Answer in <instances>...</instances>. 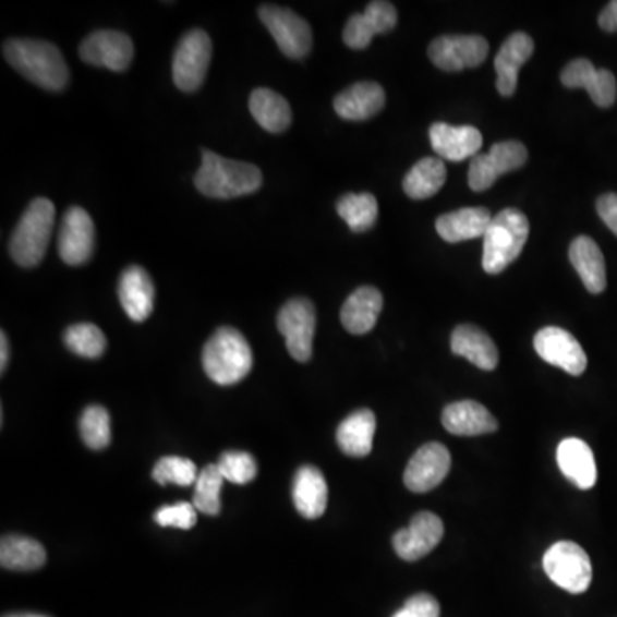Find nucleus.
<instances>
[{
  "mask_svg": "<svg viewBox=\"0 0 617 617\" xmlns=\"http://www.w3.org/2000/svg\"><path fill=\"white\" fill-rule=\"evenodd\" d=\"M211 38L205 29H191L177 45L173 53V83L181 92L193 93L205 83L211 62Z\"/></svg>",
  "mask_w": 617,
  "mask_h": 617,
  "instance_id": "nucleus-6",
  "label": "nucleus"
},
{
  "mask_svg": "<svg viewBox=\"0 0 617 617\" xmlns=\"http://www.w3.org/2000/svg\"><path fill=\"white\" fill-rule=\"evenodd\" d=\"M80 56L86 64L122 73L133 62L134 45L125 33L100 29L83 40Z\"/></svg>",
  "mask_w": 617,
  "mask_h": 617,
  "instance_id": "nucleus-14",
  "label": "nucleus"
},
{
  "mask_svg": "<svg viewBox=\"0 0 617 617\" xmlns=\"http://www.w3.org/2000/svg\"><path fill=\"white\" fill-rule=\"evenodd\" d=\"M598 26L604 32L617 33V0L609 2L598 16Z\"/></svg>",
  "mask_w": 617,
  "mask_h": 617,
  "instance_id": "nucleus-43",
  "label": "nucleus"
},
{
  "mask_svg": "<svg viewBox=\"0 0 617 617\" xmlns=\"http://www.w3.org/2000/svg\"><path fill=\"white\" fill-rule=\"evenodd\" d=\"M374 434L376 415L371 410L362 409L338 425L337 443L349 457L364 458L373 451Z\"/></svg>",
  "mask_w": 617,
  "mask_h": 617,
  "instance_id": "nucleus-30",
  "label": "nucleus"
},
{
  "mask_svg": "<svg viewBox=\"0 0 617 617\" xmlns=\"http://www.w3.org/2000/svg\"><path fill=\"white\" fill-rule=\"evenodd\" d=\"M443 425L455 436H482L497 431L496 418L477 401H457L443 410Z\"/></svg>",
  "mask_w": 617,
  "mask_h": 617,
  "instance_id": "nucleus-24",
  "label": "nucleus"
},
{
  "mask_svg": "<svg viewBox=\"0 0 617 617\" xmlns=\"http://www.w3.org/2000/svg\"><path fill=\"white\" fill-rule=\"evenodd\" d=\"M529 218L520 209L508 208L497 213L484 235V271L489 275L505 271L520 256L529 241Z\"/></svg>",
  "mask_w": 617,
  "mask_h": 617,
  "instance_id": "nucleus-5",
  "label": "nucleus"
},
{
  "mask_svg": "<svg viewBox=\"0 0 617 617\" xmlns=\"http://www.w3.org/2000/svg\"><path fill=\"white\" fill-rule=\"evenodd\" d=\"M394 617H422L421 614L415 613V610L410 609L407 605H403L398 613L394 614Z\"/></svg>",
  "mask_w": 617,
  "mask_h": 617,
  "instance_id": "nucleus-45",
  "label": "nucleus"
},
{
  "mask_svg": "<svg viewBox=\"0 0 617 617\" xmlns=\"http://www.w3.org/2000/svg\"><path fill=\"white\" fill-rule=\"evenodd\" d=\"M64 343L80 358L98 359L107 350V338L97 325L77 323L64 331Z\"/></svg>",
  "mask_w": 617,
  "mask_h": 617,
  "instance_id": "nucleus-35",
  "label": "nucleus"
},
{
  "mask_svg": "<svg viewBox=\"0 0 617 617\" xmlns=\"http://www.w3.org/2000/svg\"><path fill=\"white\" fill-rule=\"evenodd\" d=\"M451 469V455L441 443H427L418 449L406 469L403 482L412 493H430L445 481Z\"/></svg>",
  "mask_w": 617,
  "mask_h": 617,
  "instance_id": "nucleus-15",
  "label": "nucleus"
},
{
  "mask_svg": "<svg viewBox=\"0 0 617 617\" xmlns=\"http://www.w3.org/2000/svg\"><path fill=\"white\" fill-rule=\"evenodd\" d=\"M598 217L617 235V194H604L597 201Z\"/></svg>",
  "mask_w": 617,
  "mask_h": 617,
  "instance_id": "nucleus-42",
  "label": "nucleus"
},
{
  "mask_svg": "<svg viewBox=\"0 0 617 617\" xmlns=\"http://www.w3.org/2000/svg\"><path fill=\"white\" fill-rule=\"evenodd\" d=\"M217 467L225 481L232 482V484L244 485L256 479V460L253 455L244 453V451H227L217 461Z\"/></svg>",
  "mask_w": 617,
  "mask_h": 617,
  "instance_id": "nucleus-39",
  "label": "nucleus"
},
{
  "mask_svg": "<svg viewBox=\"0 0 617 617\" xmlns=\"http://www.w3.org/2000/svg\"><path fill=\"white\" fill-rule=\"evenodd\" d=\"M56 223V206L47 197H37L29 203L14 230L9 253L23 268L40 265L47 253Z\"/></svg>",
  "mask_w": 617,
  "mask_h": 617,
  "instance_id": "nucleus-4",
  "label": "nucleus"
},
{
  "mask_svg": "<svg viewBox=\"0 0 617 617\" xmlns=\"http://www.w3.org/2000/svg\"><path fill=\"white\" fill-rule=\"evenodd\" d=\"M386 104V93L382 85L373 81H362L341 92L335 98V112L346 121H367L382 112Z\"/></svg>",
  "mask_w": 617,
  "mask_h": 617,
  "instance_id": "nucleus-22",
  "label": "nucleus"
},
{
  "mask_svg": "<svg viewBox=\"0 0 617 617\" xmlns=\"http://www.w3.org/2000/svg\"><path fill=\"white\" fill-rule=\"evenodd\" d=\"M431 146L437 157L449 161H463L477 157L482 148V134L472 125H451L436 122L430 129Z\"/></svg>",
  "mask_w": 617,
  "mask_h": 617,
  "instance_id": "nucleus-19",
  "label": "nucleus"
},
{
  "mask_svg": "<svg viewBox=\"0 0 617 617\" xmlns=\"http://www.w3.org/2000/svg\"><path fill=\"white\" fill-rule=\"evenodd\" d=\"M406 605L410 609L415 610V613L421 614L422 617H439V614H441L439 604L430 593L412 595V597L407 598Z\"/></svg>",
  "mask_w": 617,
  "mask_h": 617,
  "instance_id": "nucleus-41",
  "label": "nucleus"
},
{
  "mask_svg": "<svg viewBox=\"0 0 617 617\" xmlns=\"http://www.w3.org/2000/svg\"><path fill=\"white\" fill-rule=\"evenodd\" d=\"M47 561L40 542L21 535H5L0 542V565L11 571H35Z\"/></svg>",
  "mask_w": 617,
  "mask_h": 617,
  "instance_id": "nucleus-32",
  "label": "nucleus"
},
{
  "mask_svg": "<svg viewBox=\"0 0 617 617\" xmlns=\"http://www.w3.org/2000/svg\"><path fill=\"white\" fill-rule=\"evenodd\" d=\"M529 160V152L520 141H505V143H496L489 153L477 155L470 161L469 184L473 191L482 193L493 187L494 182L503 176V173L511 172V170L521 169Z\"/></svg>",
  "mask_w": 617,
  "mask_h": 617,
  "instance_id": "nucleus-10",
  "label": "nucleus"
},
{
  "mask_svg": "<svg viewBox=\"0 0 617 617\" xmlns=\"http://www.w3.org/2000/svg\"><path fill=\"white\" fill-rule=\"evenodd\" d=\"M223 475L218 470L217 463L201 470L194 491L193 505L199 513L208 517H217L221 511L220 493L223 485Z\"/></svg>",
  "mask_w": 617,
  "mask_h": 617,
  "instance_id": "nucleus-36",
  "label": "nucleus"
},
{
  "mask_svg": "<svg viewBox=\"0 0 617 617\" xmlns=\"http://www.w3.org/2000/svg\"><path fill=\"white\" fill-rule=\"evenodd\" d=\"M397 8L385 0H376L364 13L353 14L343 29V41L353 50L367 49L374 35L391 32L397 26Z\"/></svg>",
  "mask_w": 617,
  "mask_h": 617,
  "instance_id": "nucleus-17",
  "label": "nucleus"
},
{
  "mask_svg": "<svg viewBox=\"0 0 617 617\" xmlns=\"http://www.w3.org/2000/svg\"><path fill=\"white\" fill-rule=\"evenodd\" d=\"M253 350L241 331L218 328L203 349V370L213 383L232 386L253 371Z\"/></svg>",
  "mask_w": 617,
  "mask_h": 617,
  "instance_id": "nucleus-3",
  "label": "nucleus"
},
{
  "mask_svg": "<svg viewBox=\"0 0 617 617\" xmlns=\"http://www.w3.org/2000/svg\"><path fill=\"white\" fill-rule=\"evenodd\" d=\"M445 535L441 518L430 511L415 515L407 529L394 537V547L403 561H419L436 549Z\"/></svg>",
  "mask_w": 617,
  "mask_h": 617,
  "instance_id": "nucleus-16",
  "label": "nucleus"
},
{
  "mask_svg": "<svg viewBox=\"0 0 617 617\" xmlns=\"http://www.w3.org/2000/svg\"><path fill=\"white\" fill-rule=\"evenodd\" d=\"M2 617H49V616H44V614L17 613V614H5V616Z\"/></svg>",
  "mask_w": 617,
  "mask_h": 617,
  "instance_id": "nucleus-46",
  "label": "nucleus"
},
{
  "mask_svg": "<svg viewBox=\"0 0 617 617\" xmlns=\"http://www.w3.org/2000/svg\"><path fill=\"white\" fill-rule=\"evenodd\" d=\"M383 311V295L374 287H361L347 299L341 307L343 328L352 335L370 334Z\"/></svg>",
  "mask_w": 617,
  "mask_h": 617,
  "instance_id": "nucleus-26",
  "label": "nucleus"
},
{
  "mask_svg": "<svg viewBox=\"0 0 617 617\" xmlns=\"http://www.w3.org/2000/svg\"><path fill=\"white\" fill-rule=\"evenodd\" d=\"M199 472H197L196 463L189 458L165 457L157 461V465L153 469V479L160 485H179V487H189L196 484Z\"/></svg>",
  "mask_w": 617,
  "mask_h": 617,
  "instance_id": "nucleus-38",
  "label": "nucleus"
},
{
  "mask_svg": "<svg viewBox=\"0 0 617 617\" xmlns=\"http://www.w3.org/2000/svg\"><path fill=\"white\" fill-rule=\"evenodd\" d=\"M557 465L568 481L580 489H592L597 482V465L592 449L578 437H568L557 446Z\"/></svg>",
  "mask_w": 617,
  "mask_h": 617,
  "instance_id": "nucleus-25",
  "label": "nucleus"
},
{
  "mask_svg": "<svg viewBox=\"0 0 617 617\" xmlns=\"http://www.w3.org/2000/svg\"><path fill=\"white\" fill-rule=\"evenodd\" d=\"M566 88H583L589 92L593 104L602 109L613 107L617 98L616 77L607 69H597L586 59L569 62L561 73Z\"/></svg>",
  "mask_w": 617,
  "mask_h": 617,
  "instance_id": "nucleus-18",
  "label": "nucleus"
},
{
  "mask_svg": "<svg viewBox=\"0 0 617 617\" xmlns=\"http://www.w3.org/2000/svg\"><path fill=\"white\" fill-rule=\"evenodd\" d=\"M533 347L539 358L544 359L547 364L561 367L571 376H581L585 373L586 364H589L585 350L580 346V341L566 329L557 328V326L542 328L533 338Z\"/></svg>",
  "mask_w": 617,
  "mask_h": 617,
  "instance_id": "nucleus-13",
  "label": "nucleus"
},
{
  "mask_svg": "<svg viewBox=\"0 0 617 617\" xmlns=\"http://www.w3.org/2000/svg\"><path fill=\"white\" fill-rule=\"evenodd\" d=\"M446 177L448 172L441 158H422L407 173L403 191L412 199H430L441 191Z\"/></svg>",
  "mask_w": 617,
  "mask_h": 617,
  "instance_id": "nucleus-33",
  "label": "nucleus"
},
{
  "mask_svg": "<svg viewBox=\"0 0 617 617\" xmlns=\"http://www.w3.org/2000/svg\"><path fill=\"white\" fill-rule=\"evenodd\" d=\"M569 261L580 275L581 281L590 293H602L607 287L605 259L597 242L590 237H577L569 245Z\"/></svg>",
  "mask_w": 617,
  "mask_h": 617,
  "instance_id": "nucleus-28",
  "label": "nucleus"
},
{
  "mask_svg": "<svg viewBox=\"0 0 617 617\" xmlns=\"http://www.w3.org/2000/svg\"><path fill=\"white\" fill-rule=\"evenodd\" d=\"M5 61L16 69L21 76L49 92H62L69 85L71 73L61 50L44 40L11 38L5 41Z\"/></svg>",
  "mask_w": 617,
  "mask_h": 617,
  "instance_id": "nucleus-1",
  "label": "nucleus"
},
{
  "mask_svg": "<svg viewBox=\"0 0 617 617\" xmlns=\"http://www.w3.org/2000/svg\"><path fill=\"white\" fill-rule=\"evenodd\" d=\"M547 577L569 593H583L592 583V562L589 554L574 542H556L544 554Z\"/></svg>",
  "mask_w": 617,
  "mask_h": 617,
  "instance_id": "nucleus-7",
  "label": "nucleus"
},
{
  "mask_svg": "<svg viewBox=\"0 0 617 617\" xmlns=\"http://www.w3.org/2000/svg\"><path fill=\"white\" fill-rule=\"evenodd\" d=\"M293 505L307 520L323 517L328 506V484L322 470L305 465L297 470L292 487Z\"/></svg>",
  "mask_w": 617,
  "mask_h": 617,
  "instance_id": "nucleus-23",
  "label": "nucleus"
},
{
  "mask_svg": "<svg viewBox=\"0 0 617 617\" xmlns=\"http://www.w3.org/2000/svg\"><path fill=\"white\" fill-rule=\"evenodd\" d=\"M277 325L290 355L297 362L311 361L316 334V308L313 302L304 297L287 302L278 313Z\"/></svg>",
  "mask_w": 617,
  "mask_h": 617,
  "instance_id": "nucleus-9",
  "label": "nucleus"
},
{
  "mask_svg": "<svg viewBox=\"0 0 617 617\" xmlns=\"http://www.w3.org/2000/svg\"><path fill=\"white\" fill-rule=\"evenodd\" d=\"M57 247L65 265L81 266L92 259L95 251V223L86 209L73 206L64 213Z\"/></svg>",
  "mask_w": 617,
  "mask_h": 617,
  "instance_id": "nucleus-12",
  "label": "nucleus"
},
{
  "mask_svg": "<svg viewBox=\"0 0 617 617\" xmlns=\"http://www.w3.org/2000/svg\"><path fill=\"white\" fill-rule=\"evenodd\" d=\"M487 56L489 44L481 35H445L430 45L431 61L448 73L479 68Z\"/></svg>",
  "mask_w": 617,
  "mask_h": 617,
  "instance_id": "nucleus-11",
  "label": "nucleus"
},
{
  "mask_svg": "<svg viewBox=\"0 0 617 617\" xmlns=\"http://www.w3.org/2000/svg\"><path fill=\"white\" fill-rule=\"evenodd\" d=\"M533 49H535V44L530 35L521 32L509 35L501 45V50L494 61V68L497 73V92L501 93L503 97H511L517 92L518 73L533 56Z\"/></svg>",
  "mask_w": 617,
  "mask_h": 617,
  "instance_id": "nucleus-21",
  "label": "nucleus"
},
{
  "mask_svg": "<svg viewBox=\"0 0 617 617\" xmlns=\"http://www.w3.org/2000/svg\"><path fill=\"white\" fill-rule=\"evenodd\" d=\"M249 110L257 124L268 133H285L292 124V109L289 101L269 88H257L251 93Z\"/></svg>",
  "mask_w": 617,
  "mask_h": 617,
  "instance_id": "nucleus-31",
  "label": "nucleus"
},
{
  "mask_svg": "<svg viewBox=\"0 0 617 617\" xmlns=\"http://www.w3.org/2000/svg\"><path fill=\"white\" fill-rule=\"evenodd\" d=\"M8 364H9V340H8V335H5L4 331H2V335H0V371H2V374H4L5 370H8Z\"/></svg>",
  "mask_w": 617,
  "mask_h": 617,
  "instance_id": "nucleus-44",
  "label": "nucleus"
},
{
  "mask_svg": "<svg viewBox=\"0 0 617 617\" xmlns=\"http://www.w3.org/2000/svg\"><path fill=\"white\" fill-rule=\"evenodd\" d=\"M491 220L493 217H491L489 209L463 208L446 213L443 217L437 218L436 230L443 241L457 244V242L484 237L489 229Z\"/></svg>",
  "mask_w": 617,
  "mask_h": 617,
  "instance_id": "nucleus-29",
  "label": "nucleus"
},
{
  "mask_svg": "<svg viewBox=\"0 0 617 617\" xmlns=\"http://www.w3.org/2000/svg\"><path fill=\"white\" fill-rule=\"evenodd\" d=\"M337 211L352 232L361 233L376 225L379 206L373 194H346L338 199Z\"/></svg>",
  "mask_w": 617,
  "mask_h": 617,
  "instance_id": "nucleus-34",
  "label": "nucleus"
},
{
  "mask_svg": "<svg viewBox=\"0 0 617 617\" xmlns=\"http://www.w3.org/2000/svg\"><path fill=\"white\" fill-rule=\"evenodd\" d=\"M263 25L271 33L281 52L290 59H304L313 49V32L307 21L292 9L263 4L257 11Z\"/></svg>",
  "mask_w": 617,
  "mask_h": 617,
  "instance_id": "nucleus-8",
  "label": "nucleus"
},
{
  "mask_svg": "<svg viewBox=\"0 0 617 617\" xmlns=\"http://www.w3.org/2000/svg\"><path fill=\"white\" fill-rule=\"evenodd\" d=\"M455 355L465 358L482 371H494L499 362V352L489 335L473 325H460L451 335Z\"/></svg>",
  "mask_w": 617,
  "mask_h": 617,
  "instance_id": "nucleus-27",
  "label": "nucleus"
},
{
  "mask_svg": "<svg viewBox=\"0 0 617 617\" xmlns=\"http://www.w3.org/2000/svg\"><path fill=\"white\" fill-rule=\"evenodd\" d=\"M119 301L134 323H143L155 307V285L141 266H128L119 278Z\"/></svg>",
  "mask_w": 617,
  "mask_h": 617,
  "instance_id": "nucleus-20",
  "label": "nucleus"
},
{
  "mask_svg": "<svg viewBox=\"0 0 617 617\" xmlns=\"http://www.w3.org/2000/svg\"><path fill=\"white\" fill-rule=\"evenodd\" d=\"M155 521L164 529L191 530L197 523V509L193 503H177L164 506L155 513Z\"/></svg>",
  "mask_w": 617,
  "mask_h": 617,
  "instance_id": "nucleus-40",
  "label": "nucleus"
},
{
  "mask_svg": "<svg viewBox=\"0 0 617 617\" xmlns=\"http://www.w3.org/2000/svg\"><path fill=\"white\" fill-rule=\"evenodd\" d=\"M80 433L88 448L105 449L112 441L110 415L104 407L92 406L80 419Z\"/></svg>",
  "mask_w": 617,
  "mask_h": 617,
  "instance_id": "nucleus-37",
  "label": "nucleus"
},
{
  "mask_svg": "<svg viewBox=\"0 0 617 617\" xmlns=\"http://www.w3.org/2000/svg\"><path fill=\"white\" fill-rule=\"evenodd\" d=\"M203 164L194 177L197 191L213 199H235L256 193L263 185V173L256 165L230 160L203 149Z\"/></svg>",
  "mask_w": 617,
  "mask_h": 617,
  "instance_id": "nucleus-2",
  "label": "nucleus"
}]
</instances>
